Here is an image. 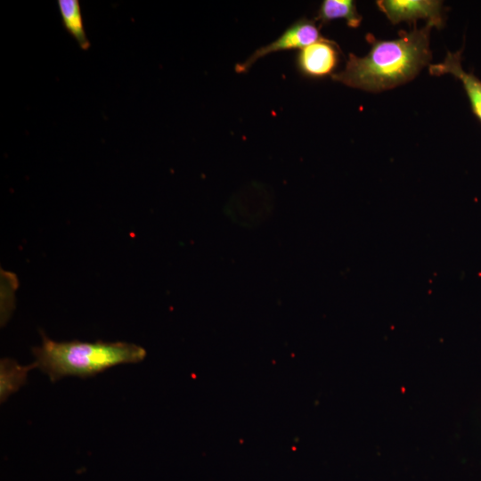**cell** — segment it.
I'll return each instance as SVG.
<instances>
[{
	"label": "cell",
	"instance_id": "1",
	"mask_svg": "<svg viewBox=\"0 0 481 481\" xmlns=\"http://www.w3.org/2000/svg\"><path fill=\"white\" fill-rule=\"evenodd\" d=\"M432 22L421 29L399 32L394 40H379L366 35L371 45L363 57L349 53L345 69L331 78L347 86L379 93L413 79L431 59L429 36Z\"/></svg>",
	"mask_w": 481,
	"mask_h": 481
},
{
	"label": "cell",
	"instance_id": "2",
	"mask_svg": "<svg viewBox=\"0 0 481 481\" xmlns=\"http://www.w3.org/2000/svg\"><path fill=\"white\" fill-rule=\"evenodd\" d=\"M33 347L35 366L55 382L66 376L88 378L120 364L137 363L146 356L143 347L127 342L54 341L42 333Z\"/></svg>",
	"mask_w": 481,
	"mask_h": 481
},
{
	"label": "cell",
	"instance_id": "3",
	"mask_svg": "<svg viewBox=\"0 0 481 481\" xmlns=\"http://www.w3.org/2000/svg\"><path fill=\"white\" fill-rule=\"evenodd\" d=\"M325 39L315 20L301 18L289 26L282 34L270 44L257 49L246 61L235 65L237 73L248 71L260 58L278 51L303 49L315 42Z\"/></svg>",
	"mask_w": 481,
	"mask_h": 481
},
{
	"label": "cell",
	"instance_id": "4",
	"mask_svg": "<svg viewBox=\"0 0 481 481\" xmlns=\"http://www.w3.org/2000/svg\"><path fill=\"white\" fill-rule=\"evenodd\" d=\"M379 9L387 17L392 24L401 21L413 22L425 19L440 29L444 26V7L441 1L436 0H379Z\"/></svg>",
	"mask_w": 481,
	"mask_h": 481
},
{
	"label": "cell",
	"instance_id": "5",
	"mask_svg": "<svg viewBox=\"0 0 481 481\" xmlns=\"http://www.w3.org/2000/svg\"><path fill=\"white\" fill-rule=\"evenodd\" d=\"M340 54L339 46L333 40L325 38L299 50L296 66L298 72L306 77L332 76L339 63Z\"/></svg>",
	"mask_w": 481,
	"mask_h": 481
},
{
	"label": "cell",
	"instance_id": "6",
	"mask_svg": "<svg viewBox=\"0 0 481 481\" xmlns=\"http://www.w3.org/2000/svg\"><path fill=\"white\" fill-rule=\"evenodd\" d=\"M461 53L462 49L455 53L448 52L443 62L429 65V73L433 76L451 74L459 79L469 101L473 113L481 122V79L463 69Z\"/></svg>",
	"mask_w": 481,
	"mask_h": 481
},
{
	"label": "cell",
	"instance_id": "7",
	"mask_svg": "<svg viewBox=\"0 0 481 481\" xmlns=\"http://www.w3.org/2000/svg\"><path fill=\"white\" fill-rule=\"evenodd\" d=\"M338 19L345 20L347 26L350 28H357L361 24L363 17L357 12L355 1H322L314 20L320 22V26H322Z\"/></svg>",
	"mask_w": 481,
	"mask_h": 481
},
{
	"label": "cell",
	"instance_id": "8",
	"mask_svg": "<svg viewBox=\"0 0 481 481\" xmlns=\"http://www.w3.org/2000/svg\"><path fill=\"white\" fill-rule=\"evenodd\" d=\"M57 5L66 31L76 39L82 50L89 49L90 42L86 34L79 2L77 0H58Z\"/></svg>",
	"mask_w": 481,
	"mask_h": 481
},
{
	"label": "cell",
	"instance_id": "9",
	"mask_svg": "<svg viewBox=\"0 0 481 481\" xmlns=\"http://www.w3.org/2000/svg\"><path fill=\"white\" fill-rule=\"evenodd\" d=\"M35 367L34 363L28 366H20L10 359L1 361L0 393L2 402L26 382L28 371Z\"/></svg>",
	"mask_w": 481,
	"mask_h": 481
}]
</instances>
